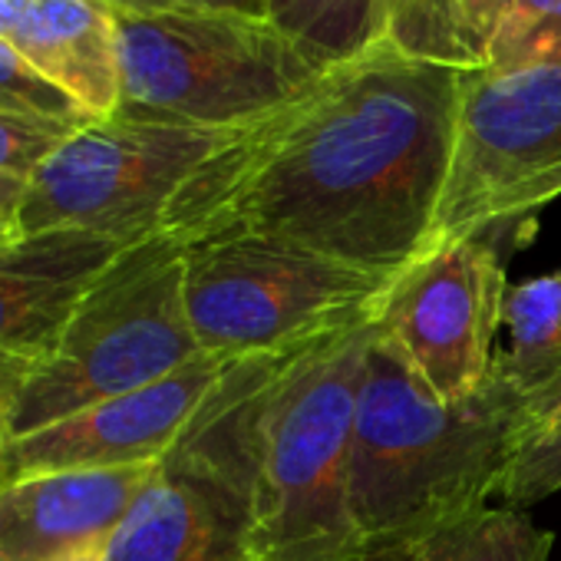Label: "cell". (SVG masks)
Segmentation results:
<instances>
[{"label":"cell","instance_id":"22","mask_svg":"<svg viewBox=\"0 0 561 561\" xmlns=\"http://www.w3.org/2000/svg\"><path fill=\"white\" fill-rule=\"evenodd\" d=\"M73 129L80 126L0 110V175H18L31 182V175L60 149V142Z\"/></svg>","mask_w":561,"mask_h":561},{"label":"cell","instance_id":"8","mask_svg":"<svg viewBox=\"0 0 561 561\" xmlns=\"http://www.w3.org/2000/svg\"><path fill=\"white\" fill-rule=\"evenodd\" d=\"M257 364L228 367L110 535L103 561H251L248 390Z\"/></svg>","mask_w":561,"mask_h":561},{"label":"cell","instance_id":"18","mask_svg":"<svg viewBox=\"0 0 561 561\" xmlns=\"http://www.w3.org/2000/svg\"><path fill=\"white\" fill-rule=\"evenodd\" d=\"M561 489V370L528 393L495 499L528 508Z\"/></svg>","mask_w":561,"mask_h":561},{"label":"cell","instance_id":"21","mask_svg":"<svg viewBox=\"0 0 561 561\" xmlns=\"http://www.w3.org/2000/svg\"><path fill=\"white\" fill-rule=\"evenodd\" d=\"M0 110L37 119H57L70 126H87L96 119L73 96H67L47 77H41L4 37H0Z\"/></svg>","mask_w":561,"mask_h":561},{"label":"cell","instance_id":"25","mask_svg":"<svg viewBox=\"0 0 561 561\" xmlns=\"http://www.w3.org/2000/svg\"><path fill=\"white\" fill-rule=\"evenodd\" d=\"M502 8H505V0H462L466 24H469L472 37H476V44L482 47V54H485V41H489Z\"/></svg>","mask_w":561,"mask_h":561},{"label":"cell","instance_id":"1","mask_svg":"<svg viewBox=\"0 0 561 561\" xmlns=\"http://www.w3.org/2000/svg\"><path fill=\"white\" fill-rule=\"evenodd\" d=\"M466 70L380 47L328 70L198 175L182 244L251 231L400 274L436 248Z\"/></svg>","mask_w":561,"mask_h":561},{"label":"cell","instance_id":"24","mask_svg":"<svg viewBox=\"0 0 561 561\" xmlns=\"http://www.w3.org/2000/svg\"><path fill=\"white\" fill-rule=\"evenodd\" d=\"M24 195H27V179L0 175V248L24 238V228H21Z\"/></svg>","mask_w":561,"mask_h":561},{"label":"cell","instance_id":"13","mask_svg":"<svg viewBox=\"0 0 561 561\" xmlns=\"http://www.w3.org/2000/svg\"><path fill=\"white\" fill-rule=\"evenodd\" d=\"M119 244L83 231L24 234L0 248V370L18 380L57 344L77 301Z\"/></svg>","mask_w":561,"mask_h":561},{"label":"cell","instance_id":"7","mask_svg":"<svg viewBox=\"0 0 561 561\" xmlns=\"http://www.w3.org/2000/svg\"><path fill=\"white\" fill-rule=\"evenodd\" d=\"M238 133L126 116L93 119L31 175L21 228L24 234L83 231L119 248L152 238L179 241L198 175Z\"/></svg>","mask_w":561,"mask_h":561},{"label":"cell","instance_id":"6","mask_svg":"<svg viewBox=\"0 0 561 561\" xmlns=\"http://www.w3.org/2000/svg\"><path fill=\"white\" fill-rule=\"evenodd\" d=\"M119 37L116 116L198 129H244L285 110L324 73L267 18L113 11Z\"/></svg>","mask_w":561,"mask_h":561},{"label":"cell","instance_id":"16","mask_svg":"<svg viewBox=\"0 0 561 561\" xmlns=\"http://www.w3.org/2000/svg\"><path fill=\"white\" fill-rule=\"evenodd\" d=\"M502 324L508 351L495 354V370L528 397L561 370V271L508 285Z\"/></svg>","mask_w":561,"mask_h":561},{"label":"cell","instance_id":"11","mask_svg":"<svg viewBox=\"0 0 561 561\" xmlns=\"http://www.w3.org/2000/svg\"><path fill=\"white\" fill-rule=\"evenodd\" d=\"M231 364L202 354L136 393L93 403L44 430L14 436L0 449V476L162 462L202 416Z\"/></svg>","mask_w":561,"mask_h":561},{"label":"cell","instance_id":"4","mask_svg":"<svg viewBox=\"0 0 561 561\" xmlns=\"http://www.w3.org/2000/svg\"><path fill=\"white\" fill-rule=\"evenodd\" d=\"M182 271L185 244L175 238L119 248L77 301L50 354L18 380L8 439L136 393L198 360Z\"/></svg>","mask_w":561,"mask_h":561},{"label":"cell","instance_id":"29","mask_svg":"<svg viewBox=\"0 0 561 561\" xmlns=\"http://www.w3.org/2000/svg\"><path fill=\"white\" fill-rule=\"evenodd\" d=\"M360 561H413L407 545H390V548H370Z\"/></svg>","mask_w":561,"mask_h":561},{"label":"cell","instance_id":"2","mask_svg":"<svg viewBox=\"0 0 561 561\" xmlns=\"http://www.w3.org/2000/svg\"><path fill=\"white\" fill-rule=\"evenodd\" d=\"M528 397L495 367L485 387L446 403L383 337L367 354L354 446L351 515L364 548L416 545L485 508L505 476Z\"/></svg>","mask_w":561,"mask_h":561},{"label":"cell","instance_id":"14","mask_svg":"<svg viewBox=\"0 0 561 561\" xmlns=\"http://www.w3.org/2000/svg\"><path fill=\"white\" fill-rule=\"evenodd\" d=\"M8 44L90 116H116L119 37L106 0H31Z\"/></svg>","mask_w":561,"mask_h":561},{"label":"cell","instance_id":"5","mask_svg":"<svg viewBox=\"0 0 561 561\" xmlns=\"http://www.w3.org/2000/svg\"><path fill=\"white\" fill-rule=\"evenodd\" d=\"M393 280L280 238L228 231L185 244L182 291L202 354L271 360L380 321Z\"/></svg>","mask_w":561,"mask_h":561},{"label":"cell","instance_id":"19","mask_svg":"<svg viewBox=\"0 0 561 561\" xmlns=\"http://www.w3.org/2000/svg\"><path fill=\"white\" fill-rule=\"evenodd\" d=\"M383 18L387 47L397 54L453 70L482 67V47L466 24L462 0H383Z\"/></svg>","mask_w":561,"mask_h":561},{"label":"cell","instance_id":"26","mask_svg":"<svg viewBox=\"0 0 561 561\" xmlns=\"http://www.w3.org/2000/svg\"><path fill=\"white\" fill-rule=\"evenodd\" d=\"M11 397H14V377L0 370V449L11 436Z\"/></svg>","mask_w":561,"mask_h":561},{"label":"cell","instance_id":"30","mask_svg":"<svg viewBox=\"0 0 561 561\" xmlns=\"http://www.w3.org/2000/svg\"><path fill=\"white\" fill-rule=\"evenodd\" d=\"M462 14H466V11H462Z\"/></svg>","mask_w":561,"mask_h":561},{"label":"cell","instance_id":"9","mask_svg":"<svg viewBox=\"0 0 561 561\" xmlns=\"http://www.w3.org/2000/svg\"><path fill=\"white\" fill-rule=\"evenodd\" d=\"M561 195V67L466 70L436 244L495 238Z\"/></svg>","mask_w":561,"mask_h":561},{"label":"cell","instance_id":"12","mask_svg":"<svg viewBox=\"0 0 561 561\" xmlns=\"http://www.w3.org/2000/svg\"><path fill=\"white\" fill-rule=\"evenodd\" d=\"M156 466L0 476V561H54L110 538Z\"/></svg>","mask_w":561,"mask_h":561},{"label":"cell","instance_id":"28","mask_svg":"<svg viewBox=\"0 0 561 561\" xmlns=\"http://www.w3.org/2000/svg\"><path fill=\"white\" fill-rule=\"evenodd\" d=\"M106 541H110V538H100V541L80 545V548H73V551H67V554L54 558V561H103V558H106Z\"/></svg>","mask_w":561,"mask_h":561},{"label":"cell","instance_id":"3","mask_svg":"<svg viewBox=\"0 0 561 561\" xmlns=\"http://www.w3.org/2000/svg\"><path fill=\"white\" fill-rule=\"evenodd\" d=\"M377 321L261 360L248 390L251 561H360L351 446Z\"/></svg>","mask_w":561,"mask_h":561},{"label":"cell","instance_id":"27","mask_svg":"<svg viewBox=\"0 0 561 561\" xmlns=\"http://www.w3.org/2000/svg\"><path fill=\"white\" fill-rule=\"evenodd\" d=\"M31 0H0V37H11V31L18 27L21 14L27 11Z\"/></svg>","mask_w":561,"mask_h":561},{"label":"cell","instance_id":"10","mask_svg":"<svg viewBox=\"0 0 561 561\" xmlns=\"http://www.w3.org/2000/svg\"><path fill=\"white\" fill-rule=\"evenodd\" d=\"M502 251L489 238H456L397 274L380 311L383 337L439 400L479 393L495 367L505 301Z\"/></svg>","mask_w":561,"mask_h":561},{"label":"cell","instance_id":"15","mask_svg":"<svg viewBox=\"0 0 561 561\" xmlns=\"http://www.w3.org/2000/svg\"><path fill=\"white\" fill-rule=\"evenodd\" d=\"M267 21L321 73L387 47L383 0H267Z\"/></svg>","mask_w":561,"mask_h":561},{"label":"cell","instance_id":"20","mask_svg":"<svg viewBox=\"0 0 561 561\" xmlns=\"http://www.w3.org/2000/svg\"><path fill=\"white\" fill-rule=\"evenodd\" d=\"M561 67V0H505L485 41L482 70L518 77Z\"/></svg>","mask_w":561,"mask_h":561},{"label":"cell","instance_id":"23","mask_svg":"<svg viewBox=\"0 0 561 561\" xmlns=\"http://www.w3.org/2000/svg\"><path fill=\"white\" fill-rule=\"evenodd\" d=\"M113 11L133 14H244L267 18V0H106Z\"/></svg>","mask_w":561,"mask_h":561},{"label":"cell","instance_id":"17","mask_svg":"<svg viewBox=\"0 0 561 561\" xmlns=\"http://www.w3.org/2000/svg\"><path fill=\"white\" fill-rule=\"evenodd\" d=\"M554 535L538 528L525 508L485 505L476 508L416 545L413 561H548Z\"/></svg>","mask_w":561,"mask_h":561}]
</instances>
